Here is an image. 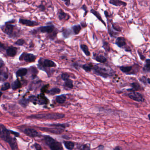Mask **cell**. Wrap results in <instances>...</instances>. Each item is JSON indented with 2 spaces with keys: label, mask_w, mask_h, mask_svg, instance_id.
Returning a JSON list of instances; mask_svg holds the SVG:
<instances>
[{
  "label": "cell",
  "mask_w": 150,
  "mask_h": 150,
  "mask_svg": "<svg viewBox=\"0 0 150 150\" xmlns=\"http://www.w3.org/2000/svg\"><path fill=\"white\" fill-rule=\"evenodd\" d=\"M120 69L127 74H136L137 73V70H135L133 66H122L120 67Z\"/></svg>",
  "instance_id": "obj_9"
},
{
  "label": "cell",
  "mask_w": 150,
  "mask_h": 150,
  "mask_svg": "<svg viewBox=\"0 0 150 150\" xmlns=\"http://www.w3.org/2000/svg\"><path fill=\"white\" fill-rule=\"evenodd\" d=\"M138 52L139 54V55H140V59H141L142 60H144L145 58V57L139 51H138Z\"/></svg>",
  "instance_id": "obj_47"
},
{
  "label": "cell",
  "mask_w": 150,
  "mask_h": 150,
  "mask_svg": "<svg viewBox=\"0 0 150 150\" xmlns=\"http://www.w3.org/2000/svg\"><path fill=\"white\" fill-rule=\"evenodd\" d=\"M4 62L2 60V59H0V68L2 67L3 65Z\"/></svg>",
  "instance_id": "obj_50"
},
{
  "label": "cell",
  "mask_w": 150,
  "mask_h": 150,
  "mask_svg": "<svg viewBox=\"0 0 150 150\" xmlns=\"http://www.w3.org/2000/svg\"><path fill=\"white\" fill-rule=\"evenodd\" d=\"M66 148L69 150H73L75 144L73 142L70 141H64L63 142Z\"/></svg>",
  "instance_id": "obj_23"
},
{
  "label": "cell",
  "mask_w": 150,
  "mask_h": 150,
  "mask_svg": "<svg viewBox=\"0 0 150 150\" xmlns=\"http://www.w3.org/2000/svg\"><path fill=\"white\" fill-rule=\"evenodd\" d=\"M115 44L118 46V47L123 48L126 47L127 43L125 38L123 37H118L117 38L115 41Z\"/></svg>",
  "instance_id": "obj_16"
},
{
  "label": "cell",
  "mask_w": 150,
  "mask_h": 150,
  "mask_svg": "<svg viewBox=\"0 0 150 150\" xmlns=\"http://www.w3.org/2000/svg\"><path fill=\"white\" fill-rule=\"evenodd\" d=\"M114 150H122V149L119 146H117V147H115Z\"/></svg>",
  "instance_id": "obj_49"
},
{
  "label": "cell",
  "mask_w": 150,
  "mask_h": 150,
  "mask_svg": "<svg viewBox=\"0 0 150 150\" xmlns=\"http://www.w3.org/2000/svg\"><path fill=\"white\" fill-rule=\"evenodd\" d=\"M37 31L42 33H47L49 34L51 38H54L56 37V34H57L54 26L52 24L39 27L37 29Z\"/></svg>",
  "instance_id": "obj_5"
},
{
  "label": "cell",
  "mask_w": 150,
  "mask_h": 150,
  "mask_svg": "<svg viewBox=\"0 0 150 150\" xmlns=\"http://www.w3.org/2000/svg\"><path fill=\"white\" fill-rule=\"evenodd\" d=\"M19 22L22 24L24 25H26L28 26H34L36 25H39V23L34 21L30 20L28 19H19Z\"/></svg>",
  "instance_id": "obj_13"
},
{
  "label": "cell",
  "mask_w": 150,
  "mask_h": 150,
  "mask_svg": "<svg viewBox=\"0 0 150 150\" xmlns=\"http://www.w3.org/2000/svg\"><path fill=\"white\" fill-rule=\"evenodd\" d=\"M64 2L65 4L67 6H69L70 4V1L71 0H62Z\"/></svg>",
  "instance_id": "obj_45"
},
{
  "label": "cell",
  "mask_w": 150,
  "mask_h": 150,
  "mask_svg": "<svg viewBox=\"0 0 150 150\" xmlns=\"http://www.w3.org/2000/svg\"><path fill=\"white\" fill-rule=\"evenodd\" d=\"M11 86L12 89H16L20 88L22 86V84L20 81H19V79H17L12 83Z\"/></svg>",
  "instance_id": "obj_27"
},
{
  "label": "cell",
  "mask_w": 150,
  "mask_h": 150,
  "mask_svg": "<svg viewBox=\"0 0 150 150\" xmlns=\"http://www.w3.org/2000/svg\"><path fill=\"white\" fill-rule=\"evenodd\" d=\"M5 48V46L4 45V44H2V43L0 42V49H3Z\"/></svg>",
  "instance_id": "obj_48"
},
{
  "label": "cell",
  "mask_w": 150,
  "mask_h": 150,
  "mask_svg": "<svg viewBox=\"0 0 150 150\" xmlns=\"http://www.w3.org/2000/svg\"><path fill=\"white\" fill-rule=\"evenodd\" d=\"M37 101L39 104L43 105V104H46L48 103V99L46 98L44 96L42 95H40L38 97V99H37Z\"/></svg>",
  "instance_id": "obj_22"
},
{
  "label": "cell",
  "mask_w": 150,
  "mask_h": 150,
  "mask_svg": "<svg viewBox=\"0 0 150 150\" xmlns=\"http://www.w3.org/2000/svg\"><path fill=\"white\" fill-rule=\"evenodd\" d=\"M14 28L15 25L7 22L5 26H3V27L2 28V29L5 33L9 35H11L13 33Z\"/></svg>",
  "instance_id": "obj_12"
},
{
  "label": "cell",
  "mask_w": 150,
  "mask_h": 150,
  "mask_svg": "<svg viewBox=\"0 0 150 150\" xmlns=\"http://www.w3.org/2000/svg\"><path fill=\"white\" fill-rule=\"evenodd\" d=\"M34 146L36 150H43L42 148L41 147V145H39L37 143H35Z\"/></svg>",
  "instance_id": "obj_42"
},
{
  "label": "cell",
  "mask_w": 150,
  "mask_h": 150,
  "mask_svg": "<svg viewBox=\"0 0 150 150\" xmlns=\"http://www.w3.org/2000/svg\"><path fill=\"white\" fill-rule=\"evenodd\" d=\"M9 77L8 72L3 69L0 70V80H5Z\"/></svg>",
  "instance_id": "obj_24"
},
{
  "label": "cell",
  "mask_w": 150,
  "mask_h": 150,
  "mask_svg": "<svg viewBox=\"0 0 150 150\" xmlns=\"http://www.w3.org/2000/svg\"><path fill=\"white\" fill-rule=\"evenodd\" d=\"M55 63L53 61L49 59H44L43 58H41L38 61V66L40 69H42V68H45L55 67L56 66Z\"/></svg>",
  "instance_id": "obj_6"
},
{
  "label": "cell",
  "mask_w": 150,
  "mask_h": 150,
  "mask_svg": "<svg viewBox=\"0 0 150 150\" xmlns=\"http://www.w3.org/2000/svg\"><path fill=\"white\" fill-rule=\"evenodd\" d=\"M131 86H132L131 88L127 89V91L130 92H133L143 89V88L137 82L132 83Z\"/></svg>",
  "instance_id": "obj_15"
},
{
  "label": "cell",
  "mask_w": 150,
  "mask_h": 150,
  "mask_svg": "<svg viewBox=\"0 0 150 150\" xmlns=\"http://www.w3.org/2000/svg\"><path fill=\"white\" fill-rule=\"evenodd\" d=\"M61 77H62V79L63 80L66 81V80H67L68 79H69L70 76H69V75L68 73H63V74L61 75Z\"/></svg>",
  "instance_id": "obj_36"
},
{
  "label": "cell",
  "mask_w": 150,
  "mask_h": 150,
  "mask_svg": "<svg viewBox=\"0 0 150 150\" xmlns=\"http://www.w3.org/2000/svg\"><path fill=\"white\" fill-rule=\"evenodd\" d=\"M66 100V95H62L56 97V101L59 104H63L64 103Z\"/></svg>",
  "instance_id": "obj_26"
},
{
  "label": "cell",
  "mask_w": 150,
  "mask_h": 150,
  "mask_svg": "<svg viewBox=\"0 0 150 150\" xmlns=\"http://www.w3.org/2000/svg\"><path fill=\"white\" fill-rule=\"evenodd\" d=\"M39 128L42 131L50 132L51 133L56 134H61L64 131V130H63V129L57 128V127L51 128H47V127H40Z\"/></svg>",
  "instance_id": "obj_11"
},
{
  "label": "cell",
  "mask_w": 150,
  "mask_h": 150,
  "mask_svg": "<svg viewBox=\"0 0 150 150\" xmlns=\"http://www.w3.org/2000/svg\"><path fill=\"white\" fill-rule=\"evenodd\" d=\"M93 71L97 75L105 78L113 76L114 72L111 68L102 64H97L93 66Z\"/></svg>",
  "instance_id": "obj_2"
},
{
  "label": "cell",
  "mask_w": 150,
  "mask_h": 150,
  "mask_svg": "<svg viewBox=\"0 0 150 150\" xmlns=\"http://www.w3.org/2000/svg\"><path fill=\"white\" fill-rule=\"evenodd\" d=\"M17 51V48L14 47H9L7 50V55L10 57H14L16 55Z\"/></svg>",
  "instance_id": "obj_18"
},
{
  "label": "cell",
  "mask_w": 150,
  "mask_h": 150,
  "mask_svg": "<svg viewBox=\"0 0 150 150\" xmlns=\"http://www.w3.org/2000/svg\"><path fill=\"white\" fill-rule=\"evenodd\" d=\"M80 150H90V147L88 144H84L82 146Z\"/></svg>",
  "instance_id": "obj_41"
},
{
  "label": "cell",
  "mask_w": 150,
  "mask_h": 150,
  "mask_svg": "<svg viewBox=\"0 0 150 150\" xmlns=\"http://www.w3.org/2000/svg\"><path fill=\"white\" fill-rule=\"evenodd\" d=\"M112 25V28H113V29H114L115 31H121V29L120 28V27L117 26V25H115V24H113Z\"/></svg>",
  "instance_id": "obj_44"
},
{
  "label": "cell",
  "mask_w": 150,
  "mask_h": 150,
  "mask_svg": "<svg viewBox=\"0 0 150 150\" xmlns=\"http://www.w3.org/2000/svg\"><path fill=\"white\" fill-rule=\"evenodd\" d=\"M72 29H73V33L75 35H77L79 34L80 31L81 30V27L80 25H75L73 26L72 27Z\"/></svg>",
  "instance_id": "obj_32"
},
{
  "label": "cell",
  "mask_w": 150,
  "mask_h": 150,
  "mask_svg": "<svg viewBox=\"0 0 150 150\" xmlns=\"http://www.w3.org/2000/svg\"><path fill=\"white\" fill-rule=\"evenodd\" d=\"M91 13L93 14V15H95V16H96V17H97V18L102 23H103L104 25H105V22L103 20V19H102V18H101V15L100 14L99 12H98L97 11H96L94 9H91Z\"/></svg>",
  "instance_id": "obj_21"
},
{
  "label": "cell",
  "mask_w": 150,
  "mask_h": 150,
  "mask_svg": "<svg viewBox=\"0 0 150 150\" xmlns=\"http://www.w3.org/2000/svg\"><path fill=\"white\" fill-rule=\"evenodd\" d=\"M128 96L130 99L138 102H143L145 101V98L143 95L136 92H130Z\"/></svg>",
  "instance_id": "obj_7"
},
{
  "label": "cell",
  "mask_w": 150,
  "mask_h": 150,
  "mask_svg": "<svg viewBox=\"0 0 150 150\" xmlns=\"http://www.w3.org/2000/svg\"><path fill=\"white\" fill-rule=\"evenodd\" d=\"M80 47H81V49L82 50V51H83V52L86 55L88 56H90L91 53L89 52L88 47H87V46L85 45V44H82L80 46Z\"/></svg>",
  "instance_id": "obj_31"
},
{
  "label": "cell",
  "mask_w": 150,
  "mask_h": 150,
  "mask_svg": "<svg viewBox=\"0 0 150 150\" xmlns=\"http://www.w3.org/2000/svg\"><path fill=\"white\" fill-rule=\"evenodd\" d=\"M25 41L23 39H19L15 42V44L17 45L22 46L23 45Z\"/></svg>",
  "instance_id": "obj_40"
},
{
  "label": "cell",
  "mask_w": 150,
  "mask_h": 150,
  "mask_svg": "<svg viewBox=\"0 0 150 150\" xmlns=\"http://www.w3.org/2000/svg\"><path fill=\"white\" fill-rule=\"evenodd\" d=\"M38 8L42 11H44L45 10V7L43 5H39L38 6Z\"/></svg>",
  "instance_id": "obj_46"
},
{
  "label": "cell",
  "mask_w": 150,
  "mask_h": 150,
  "mask_svg": "<svg viewBox=\"0 0 150 150\" xmlns=\"http://www.w3.org/2000/svg\"><path fill=\"white\" fill-rule=\"evenodd\" d=\"M139 80L141 82L143 83L144 84L146 85L147 84H150V78H147L146 76H143L142 77L140 78Z\"/></svg>",
  "instance_id": "obj_33"
},
{
  "label": "cell",
  "mask_w": 150,
  "mask_h": 150,
  "mask_svg": "<svg viewBox=\"0 0 150 150\" xmlns=\"http://www.w3.org/2000/svg\"><path fill=\"white\" fill-rule=\"evenodd\" d=\"M27 69L25 68H22L19 69L16 72V76L18 77H22L27 74Z\"/></svg>",
  "instance_id": "obj_25"
},
{
  "label": "cell",
  "mask_w": 150,
  "mask_h": 150,
  "mask_svg": "<svg viewBox=\"0 0 150 150\" xmlns=\"http://www.w3.org/2000/svg\"><path fill=\"white\" fill-rule=\"evenodd\" d=\"M82 9H83V10H84V11H85L84 12V16H85L86 15H87V14L88 12V11L87 10V7L86 6V5H83L82 6Z\"/></svg>",
  "instance_id": "obj_43"
},
{
  "label": "cell",
  "mask_w": 150,
  "mask_h": 150,
  "mask_svg": "<svg viewBox=\"0 0 150 150\" xmlns=\"http://www.w3.org/2000/svg\"><path fill=\"white\" fill-rule=\"evenodd\" d=\"M36 56L33 54L23 53L19 57V60L25 61L28 63H33L35 61Z\"/></svg>",
  "instance_id": "obj_8"
},
{
  "label": "cell",
  "mask_w": 150,
  "mask_h": 150,
  "mask_svg": "<svg viewBox=\"0 0 150 150\" xmlns=\"http://www.w3.org/2000/svg\"><path fill=\"white\" fill-rule=\"evenodd\" d=\"M11 134V130H8L4 125H0V138L9 143L12 150H18L16 139Z\"/></svg>",
  "instance_id": "obj_1"
},
{
  "label": "cell",
  "mask_w": 150,
  "mask_h": 150,
  "mask_svg": "<svg viewBox=\"0 0 150 150\" xmlns=\"http://www.w3.org/2000/svg\"><path fill=\"white\" fill-rule=\"evenodd\" d=\"M81 25L82 26V27H85L86 26V23L85 22H82L81 23Z\"/></svg>",
  "instance_id": "obj_51"
},
{
  "label": "cell",
  "mask_w": 150,
  "mask_h": 150,
  "mask_svg": "<svg viewBox=\"0 0 150 150\" xmlns=\"http://www.w3.org/2000/svg\"><path fill=\"white\" fill-rule=\"evenodd\" d=\"M94 58L97 62L101 63H105L107 61L106 58L102 55H95Z\"/></svg>",
  "instance_id": "obj_20"
},
{
  "label": "cell",
  "mask_w": 150,
  "mask_h": 150,
  "mask_svg": "<svg viewBox=\"0 0 150 150\" xmlns=\"http://www.w3.org/2000/svg\"><path fill=\"white\" fill-rule=\"evenodd\" d=\"M62 33H63V37L65 38H67L70 37L72 34H73V32L71 30V29H68V28H63L62 31Z\"/></svg>",
  "instance_id": "obj_19"
},
{
  "label": "cell",
  "mask_w": 150,
  "mask_h": 150,
  "mask_svg": "<svg viewBox=\"0 0 150 150\" xmlns=\"http://www.w3.org/2000/svg\"><path fill=\"white\" fill-rule=\"evenodd\" d=\"M50 126L57 127V128H60L65 129L66 127H69V125L67 123H63V124H52L49 125Z\"/></svg>",
  "instance_id": "obj_29"
},
{
  "label": "cell",
  "mask_w": 150,
  "mask_h": 150,
  "mask_svg": "<svg viewBox=\"0 0 150 150\" xmlns=\"http://www.w3.org/2000/svg\"><path fill=\"white\" fill-rule=\"evenodd\" d=\"M143 70L145 72L150 73V59H147L145 61Z\"/></svg>",
  "instance_id": "obj_30"
},
{
  "label": "cell",
  "mask_w": 150,
  "mask_h": 150,
  "mask_svg": "<svg viewBox=\"0 0 150 150\" xmlns=\"http://www.w3.org/2000/svg\"><path fill=\"white\" fill-rule=\"evenodd\" d=\"M103 47L106 51H109L110 48L108 42H104Z\"/></svg>",
  "instance_id": "obj_38"
},
{
  "label": "cell",
  "mask_w": 150,
  "mask_h": 150,
  "mask_svg": "<svg viewBox=\"0 0 150 150\" xmlns=\"http://www.w3.org/2000/svg\"><path fill=\"white\" fill-rule=\"evenodd\" d=\"M109 3L110 4L117 7H119L121 6H126L127 5L126 2L122 1L120 0H110Z\"/></svg>",
  "instance_id": "obj_17"
},
{
  "label": "cell",
  "mask_w": 150,
  "mask_h": 150,
  "mask_svg": "<svg viewBox=\"0 0 150 150\" xmlns=\"http://www.w3.org/2000/svg\"><path fill=\"white\" fill-rule=\"evenodd\" d=\"M44 140L51 150H63V145L61 143L49 136H45L44 137Z\"/></svg>",
  "instance_id": "obj_4"
},
{
  "label": "cell",
  "mask_w": 150,
  "mask_h": 150,
  "mask_svg": "<svg viewBox=\"0 0 150 150\" xmlns=\"http://www.w3.org/2000/svg\"><path fill=\"white\" fill-rule=\"evenodd\" d=\"M148 117L149 119L150 120V113L148 115Z\"/></svg>",
  "instance_id": "obj_52"
},
{
  "label": "cell",
  "mask_w": 150,
  "mask_h": 150,
  "mask_svg": "<svg viewBox=\"0 0 150 150\" xmlns=\"http://www.w3.org/2000/svg\"><path fill=\"white\" fill-rule=\"evenodd\" d=\"M93 66L89 64H85L83 65L82 67L83 69L86 72H90L92 70L93 68Z\"/></svg>",
  "instance_id": "obj_35"
},
{
  "label": "cell",
  "mask_w": 150,
  "mask_h": 150,
  "mask_svg": "<svg viewBox=\"0 0 150 150\" xmlns=\"http://www.w3.org/2000/svg\"><path fill=\"white\" fill-rule=\"evenodd\" d=\"M2 92L0 91V97H1V96H2Z\"/></svg>",
  "instance_id": "obj_53"
},
{
  "label": "cell",
  "mask_w": 150,
  "mask_h": 150,
  "mask_svg": "<svg viewBox=\"0 0 150 150\" xmlns=\"http://www.w3.org/2000/svg\"><path fill=\"white\" fill-rule=\"evenodd\" d=\"M61 92V90L58 88H54L47 92V94L51 96L58 94Z\"/></svg>",
  "instance_id": "obj_28"
},
{
  "label": "cell",
  "mask_w": 150,
  "mask_h": 150,
  "mask_svg": "<svg viewBox=\"0 0 150 150\" xmlns=\"http://www.w3.org/2000/svg\"><path fill=\"white\" fill-rule=\"evenodd\" d=\"M58 18L61 21H67L70 19V16L68 13L65 12L63 9H60L58 12Z\"/></svg>",
  "instance_id": "obj_14"
},
{
  "label": "cell",
  "mask_w": 150,
  "mask_h": 150,
  "mask_svg": "<svg viewBox=\"0 0 150 150\" xmlns=\"http://www.w3.org/2000/svg\"><path fill=\"white\" fill-rule=\"evenodd\" d=\"M29 101V100L24 99L21 100L20 101V103L21 104L23 105H23L24 106H26L27 105V104H28Z\"/></svg>",
  "instance_id": "obj_39"
},
{
  "label": "cell",
  "mask_w": 150,
  "mask_h": 150,
  "mask_svg": "<svg viewBox=\"0 0 150 150\" xmlns=\"http://www.w3.org/2000/svg\"><path fill=\"white\" fill-rule=\"evenodd\" d=\"M64 86L68 88H69L70 89H73V81L71 79H69L65 81Z\"/></svg>",
  "instance_id": "obj_34"
},
{
  "label": "cell",
  "mask_w": 150,
  "mask_h": 150,
  "mask_svg": "<svg viewBox=\"0 0 150 150\" xmlns=\"http://www.w3.org/2000/svg\"><path fill=\"white\" fill-rule=\"evenodd\" d=\"M23 132L26 135L31 137H40L41 134L38 132L37 130L32 128H25Z\"/></svg>",
  "instance_id": "obj_10"
},
{
  "label": "cell",
  "mask_w": 150,
  "mask_h": 150,
  "mask_svg": "<svg viewBox=\"0 0 150 150\" xmlns=\"http://www.w3.org/2000/svg\"><path fill=\"white\" fill-rule=\"evenodd\" d=\"M65 115L62 113H50L39 114L37 115H32L29 117V118L35 119H43L57 120L64 118Z\"/></svg>",
  "instance_id": "obj_3"
},
{
  "label": "cell",
  "mask_w": 150,
  "mask_h": 150,
  "mask_svg": "<svg viewBox=\"0 0 150 150\" xmlns=\"http://www.w3.org/2000/svg\"><path fill=\"white\" fill-rule=\"evenodd\" d=\"M10 87V85L9 83H6L3 85L1 88V90L2 91H5L9 89Z\"/></svg>",
  "instance_id": "obj_37"
}]
</instances>
